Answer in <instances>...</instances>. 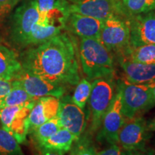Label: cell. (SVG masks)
Instances as JSON below:
<instances>
[{
    "mask_svg": "<svg viewBox=\"0 0 155 155\" xmlns=\"http://www.w3.org/2000/svg\"><path fill=\"white\" fill-rule=\"evenodd\" d=\"M14 80H17L30 96L35 98L45 96L61 98L66 92L67 87L55 84L31 74L21 68Z\"/></svg>",
    "mask_w": 155,
    "mask_h": 155,
    "instance_id": "cell-11",
    "label": "cell"
},
{
    "mask_svg": "<svg viewBox=\"0 0 155 155\" xmlns=\"http://www.w3.org/2000/svg\"><path fill=\"white\" fill-rule=\"evenodd\" d=\"M104 20L71 12L65 30L80 38L99 39Z\"/></svg>",
    "mask_w": 155,
    "mask_h": 155,
    "instance_id": "cell-13",
    "label": "cell"
},
{
    "mask_svg": "<svg viewBox=\"0 0 155 155\" xmlns=\"http://www.w3.org/2000/svg\"><path fill=\"white\" fill-rule=\"evenodd\" d=\"M38 98L29 95L17 80L12 81L10 91L5 97L2 103V108L6 106H22L35 102Z\"/></svg>",
    "mask_w": 155,
    "mask_h": 155,
    "instance_id": "cell-18",
    "label": "cell"
},
{
    "mask_svg": "<svg viewBox=\"0 0 155 155\" xmlns=\"http://www.w3.org/2000/svg\"><path fill=\"white\" fill-rule=\"evenodd\" d=\"M147 122L142 116L126 119L118 137V144L124 150H143L150 138Z\"/></svg>",
    "mask_w": 155,
    "mask_h": 155,
    "instance_id": "cell-8",
    "label": "cell"
},
{
    "mask_svg": "<svg viewBox=\"0 0 155 155\" xmlns=\"http://www.w3.org/2000/svg\"><path fill=\"white\" fill-rule=\"evenodd\" d=\"M17 2L18 0H0V17L11 11Z\"/></svg>",
    "mask_w": 155,
    "mask_h": 155,
    "instance_id": "cell-27",
    "label": "cell"
},
{
    "mask_svg": "<svg viewBox=\"0 0 155 155\" xmlns=\"http://www.w3.org/2000/svg\"><path fill=\"white\" fill-rule=\"evenodd\" d=\"M60 98L54 96L39 98L35 103L29 115V132L45 122L58 116Z\"/></svg>",
    "mask_w": 155,
    "mask_h": 155,
    "instance_id": "cell-14",
    "label": "cell"
},
{
    "mask_svg": "<svg viewBox=\"0 0 155 155\" xmlns=\"http://www.w3.org/2000/svg\"><path fill=\"white\" fill-rule=\"evenodd\" d=\"M130 35L129 18L114 15L104 20L98 40L119 58L125 55L130 48Z\"/></svg>",
    "mask_w": 155,
    "mask_h": 155,
    "instance_id": "cell-4",
    "label": "cell"
},
{
    "mask_svg": "<svg viewBox=\"0 0 155 155\" xmlns=\"http://www.w3.org/2000/svg\"><path fill=\"white\" fill-rule=\"evenodd\" d=\"M147 128H148L149 131H155V117L147 123Z\"/></svg>",
    "mask_w": 155,
    "mask_h": 155,
    "instance_id": "cell-31",
    "label": "cell"
},
{
    "mask_svg": "<svg viewBox=\"0 0 155 155\" xmlns=\"http://www.w3.org/2000/svg\"><path fill=\"white\" fill-rule=\"evenodd\" d=\"M78 48L68 32L58 35L20 54L22 68L44 80L65 87L75 86L81 79Z\"/></svg>",
    "mask_w": 155,
    "mask_h": 155,
    "instance_id": "cell-1",
    "label": "cell"
},
{
    "mask_svg": "<svg viewBox=\"0 0 155 155\" xmlns=\"http://www.w3.org/2000/svg\"><path fill=\"white\" fill-rule=\"evenodd\" d=\"M12 88V81H7L0 78V110L2 108V103L5 97L10 91Z\"/></svg>",
    "mask_w": 155,
    "mask_h": 155,
    "instance_id": "cell-25",
    "label": "cell"
},
{
    "mask_svg": "<svg viewBox=\"0 0 155 155\" xmlns=\"http://www.w3.org/2000/svg\"><path fill=\"white\" fill-rule=\"evenodd\" d=\"M97 155H124V150L119 144H109L104 150L97 152Z\"/></svg>",
    "mask_w": 155,
    "mask_h": 155,
    "instance_id": "cell-26",
    "label": "cell"
},
{
    "mask_svg": "<svg viewBox=\"0 0 155 155\" xmlns=\"http://www.w3.org/2000/svg\"><path fill=\"white\" fill-rule=\"evenodd\" d=\"M92 89V82L86 78H81L75 86L71 100L78 106L84 109L90 97Z\"/></svg>",
    "mask_w": 155,
    "mask_h": 155,
    "instance_id": "cell-23",
    "label": "cell"
},
{
    "mask_svg": "<svg viewBox=\"0 0 155 155\" xmlns=\"http://www.w3.org/2000/svg\"><path fill=\"white\" fill-rule=\"evenodd\" d=\"M58 117L62 127L72 133L76 141L85 132L88 117H86L84 109L75 104L70 96H63L60 98Z\"/></svg>",
    "mask_w": 155,
    "mask_h": 155,
    "instance_id": "cell-10",
    "label": "cell"
},
{
    "mask_svg": "<svg viewBox=\"0 0 155 155\" xmlns=\"http://www.w3.org/2000/svg\"><path fill=\"white\" fill-rule=\"evenodd\" d=\"M0 155H25L19 143L0 125Z\"/></svg>",
    "mask_w": 155,
    "mask_h": 155,
    "instance_id": "cell-22",
    "label": "cell"
},
{
    "mask_svg": "<svg viewBox=\"0 0 155 155\" xmlns=\"http://www.w3.org/2000/svg\"><path fill=\"white\" fill-rule=\"evenodd\" d=\"M35 103L22 106H6L0 110L1 125L16 139L25 143L29 131V115Z\"/></svg>",
    "mask_w": 155,
    "mask_h": 155,
    "instance_id": "cell-6",
    "label": "cell"
},
{
    "mask_svg": "<svg viewBox=\"0 0 155 155\" xmlns=\"http://www.w3.org/2000/svg\"><path fill=\"white\" fill-rule=\"evenodd\" d=\"M121 92L122 111L127 119L141 116L153 106L151 93L146 84H134L124 78L117 83Z\"/></svg>",
    "mask_w": 155,
    "mask_h": 155,
    "instance_id": "cell-5",
    "label": "cell"
},
{
    "mask_svg": "<svg viewBox=\"0 0 155 155\" xmlns=\"http://www.w3.org/2000/svg\"><path fill=\"white\" fill-rule=\"evenodd\" d=\"M116 91L114 76L95 79L88 101V121L89 127L86 133L91 137L98 133L103 118L109 107Z\"/></svg>",
    "mask_w": 155,
    "mask_h": 155,
    "instance_id": "cell-3",
    "label": "cell"
},
{
    "mask_svg": "<svg viewBox=\"0 0 155 155\" xmlns=\"http://www.w3.org/2000/svg\"><path fill=\"white\" fill-rule=\"evenodd\" d=\"M124 155H154L152 151H147L146 149L143 150H124Z\"/></svg>",
    "mask_w": 155,
    "mask_h": 155,
    "instance_id": "cell-28",
    "label": "cell"
},
{
    "mask_svg": "<svg viewBox=\"0 0 155 155\" xmlns=\"http://www.w3.org/2000/svg\"><path fill=\"white\" fill-rule=\"evenodd\" d=\"M147 85L148 86L149 88H150L151 96H152L153 106H155V81L147 83Z\"/></svg>",
    "mask_w": 155,
    "mask_h": 155,
    "instance_id": "cell-30",
    "label": "cell"
},
{
    "mask_svg": "<svg viewBox=\"0 0 155 155\" xmlns=\"http://www.w3.org/2000/svg\"><path fill=\"white\" fill-rule=\"evenodd\" d=\"M68 1L70 2H77V1H78V0H68Z\"/></svg>",
    "mask_w": 155,
    "mask_h": 155,
    "instance_id": "cell-32",
    "label": "cell"
},
{
    "mask_svg": "<svg viewBox=\"0 0 155 155\" xmlns=\"http://www.w3.org/2000/svg\"><path fill=\"white\" fill-rule=\"evenodd\" d=\"M122 111L121 92L116 85V91L109 107L103 118L98 131L97 139L109 144H118V137L122 126L126 121Z\"/></svg>",
    "mask_w": 155,
    "mask_h": 155,
    "instance_id": "cell-7",
    "label": "cell"
},
{
    "mask_svg": "<svg viewBox=\"0 0 155 155\" xmlns=\"http://www.w3.org/2000/svg\"><path fill=\"white\" fill-rule=\"evenodd\" d=\"M130 48L155 44V11L129 17Z\"/></svg>",
    "mask_w": 155,
    "mask_h": 155,
    "instance_id": "cell-12",
    "label": "cell"
},
{
    "mask_svg": "<svg viewBox=\"0 0 155 155\" xmlns=\"http://www.w3.org/2000/svg\"><path fill=\"white\" fill-rule=\"evenodd\" d=\"M70 12L101 20L114 15L128 17L121 0H78L70 2Z\"/></svg>",
    "mask_w": 155,
    "mask_h": 155,
    "instance_id": "cell-9",
    "label": "cell"
},
{
    "mask_svg": "<svg viewBox=\"0 0 155 155\" xmlns=\"http://www.w3.org/2000/svg\"><path fill=\"white\" fill-rule=\"evenodd\" d=\"M127 17L155 11V0H121Z\"/></svg>",
    "mask_w": 155,
    "mask_h": 155,
    "instance_id": "cell-21",
    "label": "cell"
},
{
    "mask_svg": "<svg viewBox=\"0 0 155 155\" xmlns=\"http://www.w3.org/2000/svg\"><path fill=\"white\" fill-rule=\"evenodd\" d=\"M71 151L70 155H97L98 152L92 141V137L85 133L75 141Z\"/></svg>",
    "mask_w": 155,
    "mask_h": 155,
    "instance_id": "cell-24",
    "label": "cell"
},
{
    "mask_svg": "<svg viewBox=\"0 0 155 155\" xmlns=\"http://www.w3.org/2000/svg\"><path fill=\"white\" fill-rule=\"evenodd\" d=\"M78 55L83 74L89 81L114 76L115 65L113 54L98 39L80 38Z\"/></svg>",
    "mask_w": 155,
    "mask_h": 155,
    "instance_id": "cell-2",
    "label": "cell"
},
{
    "mask_svg": "<svg viewBox=\"0 0 155 155\" xmlns=\"http://www.w3.org/2000/svg\"><path fill=\"white\" fill-rule=\"evenodd\" d=\"M76 141L74 135L65 128L62 127L50 138L37 147L38 150H51L67 152L71 150Z\"/></svg>",
    "mask_w": 155,
    "mask_h": 155,
    "instance_id": "cell-17",
    "label": "cell"
},
{
    "mask_svg": "<svg viewBox=\"0 0 155 155\" xmlns=\"http://www.w3.org/2000/svg\"><path fill=\"white\" fill-rule=\"evenodd\" d=\"M38 155H64L65 152H62V151L58 150H38Z\"/></svg>",
    "mask_w": 155,
    "mask_h": 155,
    "instance_id": "cell-29",
    "label": "cell"
},
{
    "mask_svg": "<svg viewBox=\"0 0 155 155\" xmlns=\"http://www.w3.org/2000/svg\"><path fill=\"white\" fill-rule=\"evenodd\" d=\"M124 57L131 61L148 65H155V44H146L130 48Z\"/></svg>",
    "mask_w": 155,
    "mask_h": 155,
    "instance_id": "cell-20",
    "label": "cell"
},
{
    "mask_svg": "<svg viewBox=\"0 0 155 155\" xmlns=\"http://www.w3.org/2000/svg\"><path fill=\"white\" fill-rule=\"evenodd\" d=\"M126 81L134 84H146L155 81V65L131 61L124 57L118 58Z\"/></svg>",
    "mask_w": 155,
    "mask_h": 155,
    "instance_id": "cell-15",
    "label": "cell"
},
{
    "mask_svg": "<svg viewBox=\"0 0 155 155\" xmlns=\"http://www.w3.org/2000/svg\"><path fill=\"white\" fill-rule=\"evenodd\" d=\"M61 128H62V126L57 116L35 128L29 132L28 134H30L35 146L37 148L45 141L50 138L52 135L57 132Z\"/></svg>",
    "mask_w": 155,
    "mask_h": 155,
    "instance_id": "cell-19",
    "label": "cell"
},
{
    "mask_svg": "<svg viewBox=\"0 0 155 155\" xmlns=\"http://www.w3.org/2000/svg\"><path fill=\"white\" fill-rule=\"evenodd\" d=\"M21 68L19 58L15 52L0 44V78L13 81Z\"/></svg>",
    "mask_w": 155,
    "mask_h": 155,
    "instance_id": "cell-16",
    "label": "cell"
}]
</instances>
